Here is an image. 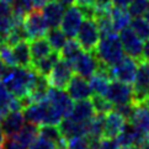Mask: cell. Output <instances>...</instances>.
Listing matches in <instances>:
<instances>
[{"label": "cell", "mask_w": 149, "mask_h": 149, "mask_svg": "<svg viewBox=\"0 0 149 149\" xmlns=\"http://www.w3.org/2000/svg\"><path fill=\"white\" fill-rule=\"evenodd\" d=\"M37 73L32 67H9L1 81L15 97L22 99L30 95L33 88Z\"/></svg>", "instance_id": "obj_1"}, {"label": "cell", "mask_w": 149, "mask_h": 149, "mask_svg": "<svg viewBox=\"0 0 149 149\" xmlns=\"http://www.w3.org/2000/svg\"><path fill=\"white\" fill-rule=\"evenodd\" d=\"M94 53L99 58L101 64L109 68L118 63L125 57V51L118 33L113 32L106 36H101Z\"/></svg>", "instance_id": "obj_2"}, {"label": "cell", "mask_w": 149, "mask_h": 149, "mask_svg": "<svg viewBox=\"0 0 149 149\" xmlns=\"http://www.w3.org/2000/svg\"><path fill=\"white\" fill-rule=\"evenodd\" d=\"M101 38L96 20L93 17H85L81 22L75 40L79 42L81 48L86 52H94Z\"/></svg>", "instance_id": "obj_3"}, {"label": "cell", "mask_w": 149, "mask_h": 149, "mask_svg": "<svg viewBox=\"0 0 149 149\" xmlns=\"http://www.w3.org/2000/svg\"><path fill=\"white\" fill-rule=\"evenodd\" d=\"M138 69L133 83V104H141L149 100V62L138 61Z\"/></svg>", "instance_id": "obj_4"}, {"label": "cell", "mask_w": 149, "mask_h": 149, "mask_svg": "<svg viewBox=\"0 0 149 149\" xmlns=\"http://www.w3.org/2000/svg\"><path fill=\"white\" fill-rule=\"evenodd\" d=\"M137 69L138 61L130 56H125L118 63L110 67V75L111 79H115V80L126 84H133L136 79Z\"/></svg>", "instance_id": "obj_5"}, {"label": "cell", "mask_w": 149, "mask_h": 149, "mask_svg": "<svg viewBox=\"0 0 149 149\" xmlns=\"http://www.w3.org/2000/svg\"><path fill=\"white\" fill-rule=\"evenodd\" d=\"M83 20H84V15L80 8H79V5L73 4L65 9L59 27L65 33L68 38H75L78 31L81 26Z\"/></svg>", "instance_id": "obj_6"}, {"label": "cell", "mask_w": 149, "mask_h": 149, "mask_svg": "<svg viewBox=\"0 0 149 149\" xmlns=\"http://www.w3.org/2000/svg\"><path fill=\"white\" fill-rule=\"evenodd\" d=\"M24 26L29 33L30 40L38 38V37L46 36V32L48 31V26L46 24L41 9L33 8L30 13H27L24 17Z\"/></svg>", "instance_id": "obj_7"}, {"label": "cell", "mask_w": 149, "mask_h": 149, "mask_svg": "<svg viewBox=\"0 0 149 149\" xmlns=\"http://www.w3.org/2000/svg\"><path fill=\"white\" fill-rule=\"evenodd\" d=\"M73 75H74L73 64L70 62L61 58L56 63V65L53 67L52 72L47 78H48L51 86H54L58 89H65Z\"/></svg>", "instance_id": "obj_8"}, {"label": "cell", "mask_w": 149, "mask_h": 149, "mask_svg": "<svg viewBox=\"0 0 149 149\" xmlns=\"http://www.w3.org/2000/svg\"><path fill=\"white\" fill-rule=\"evenodd\" d=\"M105 96L113 106L133 102V86L112 79Z\"/></svg>", "instance_id": "obj_9"}, {"label": "cell", "mask_w": 149, "mask_h": 149, "mask_svg": "<svg viewBox=\"0 0 149 149\" xmlns=\"http://www.w3.org/2000/svg\"><path fill=\"white\" fill-rule=\"evenodd\" d=\"M118 36H120L122 47H123L125 54L134 58L137 61H141L142 53H143V41L133 32V30L130 26L121 30Z\"/></svg>", "instance_id": "obj_10"}, {"label": "cell", "mask_w": 149, "mask_h": 149, "mask_svg": "<svg viewBox=\"0 0 149 149\" xmlns=\"http://www.w3.org/2000/svg\"><path fill=\"white\" fill-rule=\"evenodd\" d=\"M100 67V61L94 52L83 51L75 61L73 62V68L78 75H80L85 79L91 78Z\"/></svg>", "instance_id": "obj_11"}, {"label": "cell", "mask_w": 149, "mask_h": 149, "mask_svg": "<svg viewBox=\"0 0 149 149\" xmlns=\"http://www.w3.org/2000/svg\"><path fill=\"white\" fill-rule=\"evenodd\" d=\"M47 101L56 107L63 117H68L73 109V100L65 91V89H58L54 86H49L48 93H47Z\"/></svg>", "instance_id": "obj_12"}, {"label": "cell", "mask_w": 149, "mask_h": 149, "mask_svg": "<svg viewBox=\"0 0 149 149\" xmlns=\"http://www.w3.org/2000/svg\"><path fill=\"white\" fill-rule=\"evenodd\" d=\"M65 91L68 95L72 97L73 101H79V100H86V99H91L94 95L91 86L88 79H85L80 75H73L70 81L68 83Z\"/></svg>", "instance_id": "obj_13"}, {"label": "cell", "mask_w": 149, "mask_h": 149, "mask_svg": "<svg viewBox=\"0 0 149 149\" xmlns=\"http://www.w3.org/2000/svg\"><path fill=\"white\" fill-rule=\"evenodd\" d=\"M144 136L146 133L138 130L130 121H126L123 128L120 132V134L116 137V139L121 147H138Z\"/></svg>", "instance_id": "obj_14"}, {"label": "cell", "mask_w": 149, "mask_h": 149, "mask_svg": "<svg viewBox=\"0 0 149 149\" xmlns=\"http://www.w3.org/2000/svg\"><path fill=\"white\" fill-rule=\"evenodd\" d=\"M111 80L112 79H111V75H110V68L100 63L99 69L89 79V83L95 95H102V96H105L106 93H107Z\"/></svg>", "instance_id": "obj_15"}, {"label": "cell", "mask_w": 149, "mask_h": 149, "mask_svg": "<svg viewBox=\"0 0 149 149\" xmlns=\"http://www.w3.org/2000/svg\"><path fill=\"white\" fill-rule=\"evenodd\" d=\"M88 122L86 123H80V122L72 120L70 117H64L61 121V123L58 125V127H59V131L62 133L63 138L65 141H68L75 137L86 136L88 134Z\"/></svg>", "instance_id": "obj_16"}, {"label": "cell", "mask_w": 149, "mask_h": 149, "mask_svg": "<svg viewBox=\"0 0 149 149\" xmlns=\"http://www.w3.org/2000/svg\"><path fill=\"white\" fill-rule=\"evenodd\" d=\"M26 123L22 111H9V112L3 117L0 126L6 137L15 136L16 133L22 128Z\"/></svg>", "instance_id": "obj_17"}, {"label": "cell", "mask_w": 149, "mask_h": 149, "mask_svg": "<svg viewBox=\"0 0 149 149\" xmlns=\"http://www.w3.org/2000/svg\"><path fill=\"white\" fill-rule=\"evenodd\" d=\"M41 10L48 29L59 27L63 15H64L65 11V6H63L62 4L54 1V0H49Z\"/></svg>", "instance_id": "obj_18"}, {"label": "cell", "mask_w": 149, "mask_h": 149, "mask_svg": "<svg viewBox=\"0 0 149 149\" xmlns=\"http://www.w3.org/2000/svg\"><path fill=\"white\" fill-rule=\"evenodd\" d=\"M95 113L96 112H95V110H94L91 100L86 99V100L75 101V102L73 104V109L68 117H70L72 120L77 121V122H80V123H86L88 121L93 118Z\"/></svg>", "instance_id": "obj_19"}, {"label": "cell", "mask_w": 149, "mask_h": 149, "mask_svg": "<svg viewBox=\"0 0 149 149\" xmlns=\"http://www.w3.org/2000/svg\"><path fill=\"white\" fill-rule=\"evenodd\" d=\"M130 122L143 133L149 134V100L141 104H134V110Z\"/></svg>", "instance_id": "obj_20"}, {"label": "cell", "mask_w": 149, "mask_h": 149, "mask_svg": "<svg viewBox=\"0 0 149 149\" xmlns=\"http://www.w3.org/2000/svg\"><path fill=\"white\" fill-rule=\"evenodd\" d=\"M126 120L117 111L112 110L105 115L104 120V137L116 138L123 128Z\"/></svg>", "instance_id": "obj_21"}, {"label": "cell", "mask_w": 149, "mask_h": 149, "mask_svg": "<svg viewBox=\"0 0 149 149\" xmlns=\"http://www.w3.org/2000/svg\"><path fill=\"white\" fill-rule=\"evenodd\" d=\"M46 106H47V100H42L38 102H31L30 105L24 107V117L26 122L33 125H43L45 117H46Z\"/></svg>", "instance_id": "obj_22"}, {"label": "cell", "mask_w": 149, "mask_h": 149, "mask_svg": "<svg viewBox=\"0 0 149 149\" xmlns=\"http://www.w3.org/2000/svg\"><path fill=\"white\" fill-rule=\"evenodd\" d=\"M14 59L16 65L19 67H31L32 64V57H31L30 43L27 41H20L11 47Z\"/></svg>", "instance_id": "obj_23"}, {"label": "cell", "mask_w": 149, "mask_h": 149, "mask_svg": "<svg viewBox=\"0 0 149 149\" xmlns=\"http://www.w3.org/2000/svg\"><path fill=\"white\" fill-rule=\"evenodd\" d=\"M59 59H61V53L57 51H52L48 56L43 57L42 59L32 62L31 67L35 69L36 73L42 74V75H45V77H48L49 73L52 72L53 67L56 65V63Z\"/></svg>", "instance_id": "obj_24"}, {"label": "cell", "mask_w": 149, "mask_h": 149, "mask_svg": "<svg viewBox=\"0 0 149 149\" xmlns=\"http://www.w3.org/2000/svg\"><path fill=\"white\" fill-rule=\"evenodd\" d=\"M30 51L31 57H32V62H36L38 59H42L43 57L48 56L53 51L47 38L43 37H38V38H32L30 42Z\"/></svg>", "instance_id": "obj_25"}, {"label": "cell", "mask_w": 149, "mask_h": 149, "mask_svg": "<svg viewBox=\"0 0 149 149\" xmlns=\"http://www.w3.org/2000/svg\"><path fill=\"white\" fill-rule=\"evenodd\" d=\"M38 134H40V126L30 123V122H26L22 128H21L14 137L16 138V139L26 149H29V147L31 146V143L36 139Z\"/></svg>", "instance_id": "obj_26"}, {"label": "cell", "mask_w": 149, "mask_h": 149, "mask_svg": "<svg viewBox=\"0 0 149 149\" xmlns=\"http://www.w3.org/2000/svg\"><path fill=\"white\" fill-rule=\"evenodd\" d=\"M110 15H111V20H112L115 32H120L121 30H123L125 27L130 26V24H131L132 17H131L127 8L113 6L112 9H111Z\"/></svg>", "instance_id": "obj_27"}, {"label": "cell", "mask_w": 149, "mask_h": 149, "mask_svg": "<svg viewBox=\"0 0 149 149\" xmlns=\"http://www.w3.org/2000/svg\"><path fill=\"white\" fill-rule=\"evenodd\" d=\"M46 38H47V41L49 42L52 49L57 51V52H61V49L64 47V45L67 43V41H68V37L62 31L61 27L48 29V31L46 32Z\"/></svg>", "instance_id": "obj_28"}, {"label": "cell", "mask_w": 149, "mask_h": 149, "mask_svg": "<svg viewBox=\"0 0 149 149\" xmlns=\"http://www.w3.org/2000/svg\"><path fill=\"white\" fill-rule=\"evenodd\" d=\"M84 49L81 48V46L79 45V42L74 38H68L67 43L64 45V47L61 49V58L65 59L68 62H70L73 64V62L77 59V58L81 54V52Z\"/></svg>", "instance_id": "obj_29"}, {"label": "cell", "mask_w": 149, "mask_h": 149, "mask_svg": "<svg viewBox=\"0 0 149 149\" xmlns=\"http://www.w3.org/2000/svg\"><path fill=\"white\" fill-rule=\"evenodd\" d=\"M27 40H30V37H29L27 31H26L25 26H24V22H15L13 29L10 30V32L8 35L6 43L10 47H13L14 45H16L20 41H27Z\"/></svg>", "instance_id": "obj_30"}, {"label": "cell", "mask_w": 149, "mask_h": 149, "mask_svg": "<svg viewBox=\"0 0 149 149\" xmlns=\"http://www.w3.org/2000/svg\"><path fill=\"white\" fill-rule=\"evenodd\" d=\"M104 120H105V115L95 113L93 118L88 122L86 137L102 138L104 137Z\"/></svg>", "instance_id": "obj_31"}, {"label": "cell", "mask_w": 149, "mask_h": 149, "mask_svg": "<svg viewBox=\"0 0 149 149\" xmlns=\"http://www.w3.org/2000/svg\"><path fill=\"white\" fill-rule=\"evenodd\" d=\"M130 27L143 42L149 40V22L143 16L133 17L131 20Z\"/></svg>", "instance_id": "obj_32"}, {"label": "cell", "mask_w": 149, "mask_h": 149, "mask_svg": "<svg viewBox=\"0 0 149 149\" xmlns=\"http://www.w3.org/2000/svg\"><path fill=\"white\" fill-rule=\"evenodd\" d=\"M91 102L94 106V110L96 113H101V115H106L109 113L110 111L113 110V105L110 102L106 96L102 95H93L91 96Z\"/></svg>", "instance_id": "obj_33"}, {"label": "cell", "mask_w": 149, "mask_h": 149, "mask_svg": "<svg viewBox=\"0 0 149 149\" xmlns=\"http://www.w3.org/2000/svg\"><path fill=\"white\" fill-rule=\"evenodd\" d=\"M149 5V0H132L131 4L128 5V13L131 15V17H139L143 16L146 13V10Z\"/></svg>", "instance_id": "obj_34"}, {"label": "cell", "mask_w": 149, "mask_h": 149, "mask_svg": "<svg viewBox=\"0 0 149 149\" xmlns=\"http://www.w3.org/2000/svg\"><path fill=\"white\" fill-rule=\"evenodd\" d=\"M14 99V95L6 89V86L4 85V83L0 80V110L6 115L9 112V106L11 100Z\"/></svg>", "instance_id": "obj_35"}, {"label": "cell", "mask_w": 149, "mask_h": 149, "mask_svg": "<svg viewBox=\"0 0 149 149\" xmlns=\"http://www.w3.org/2000/svg\"><path fill=\"white\" fill-rule=\"evenodd\" d=\"M29 149H58V148L54 142H52L49 139H47V138H45L43 136L38 134L36 139L31 143Z\"/></svg>", "instance_id": "obj_36"}, {"label": "cell", "mask_w": 149, "mask_h": 149, "mask_svg": "<svg viewBox=\"0 0 149 149\" xmlns=\"http://www.w3.org/2000/svg\"><path fill=\"white\" fill-rule=\"evenodd\" d=\"M0 59H1L8 67H14L16 65L14 59V54H13V49L9 45H3L0 46Z\"/></svg>", "instance_id": "obj_37"}, {"label": "cell", "mask_w": 149, "mask_h": 149, "mask_svg": "<svg viewBox=\"0 0 149 149\" xmlns=\"http://www.w3.org/2000/svg\"><path fill=\"white\" fill-rule=\"evenodd\" d=\"M65 149H91V148H90L88 138L85 136V137H75L72 138V139H68Z\"/></svg>", "instance_id": "obj_38"}, {"label": "cell", "mask_w": 149, "mask_h": 149, "mask_svg": "<svg viewBox=\"0 0 149 149\" xmlns=\"http://www.w3.org/2000/svg\"><path fill=\"white\" fill-rule=\"evenodd\" d=\"M14 19L13 5L9 0H0V20Z\"/></svg>", "instance_id": "obj_39"}, {"label": "cell", "mask_w": 149, "mask_h": 149, "mask_svg": "<svg viewBox=\"0 0 149 149\" xmlns=\"http://www.w3.org/2000/svg\"><path fill=\"white\" fill-rule=\"evenodd\" d=\"M113 110L117 111L126 121H130L131 116L133 113V110H134V104L130 102V104H123V105H117V106H113Z\"/></svg>", "instance_id": "obj_40"}, {"label": "cell", "mask_w": 149, "mask_h": 149, "mask_svg": "<svg viewBox=\"0 0 149 149\" xmlns=\"http://www.w3.org/2000/svg\"><path fill=\"white\" fill-rule=\"evenodd\" d=\"M120 144L116 138H109V137H102L100 139V146L99 149H120Z\"/></svg>", "instance_id": "obj_41"}, {"label": "cell", "mask_w": 149, "mask_h": 149, "mask_svg": "<svg viewBox=\"0 0 149 149\" xmlns=\"http://www.w3.org/2000/svg\"><path fill=\"white\" fill-rule=\"evenodd\" d=\"M1 149H26L14 136L5 138L4 143L1 144Z\"/></svg>", "instance_id": "obj_42"}, {"label": "cell", "mask_w": 149, "mask_h": 149, "mask_svg": "<svg viewBox=\"0 0 149 149\" xmlns=\"http://www.w3.org/2000/svg\"><path fill=\"white\" fill-rule=\"evenodd\" d=\"M96 11H110L112 9V0H94Z\"/></svg>", "instance_id": "obj_43"}, {"label": "cell", "mask_w": 149, "mask_h": 149, "mask_svg": "<svg viewBox=\"0 0 149 149\" xmlns=\"http://www.w3.org/2000/svg\"><path fill=\"white\" fill-rule=\"evenodd\" d=\"M142 59L149 62V40L143 42V53H142Z\"/></svg>", "instance_id": "obj_44"}, {"label": "cell", "mask_w": 149, "mask_h": 149, "mask_svg": "<svg viewBox=\"0 0 149 149\" xmlns=\"http://www.w3.org/2000/svg\"><path fill=\"white\" fill-rule=\"evenodd\" d=\"M132 0H112V5L117 8H128Z\"/></svg>", "instance_id": "obj_45"}, {"label": "cell", "mask_w": 149, "mask_h": 149, "mask_svg": "<svg viewBox=\"0 0 149 149\" xmlns=\"http://www.w3.org/2000/svg\"><path fill=\"white\" fill-rule=\"evenodd\" d=\"M138 149H149V134H146L142 142L138 144Z\"/></svg>", "instance_id": "obj_46"}, {"label": "cell", "mask_w": 149, "mask_h": 149, "mask_svg": "<svg viewBox=\"0 0 149 149\" xmlns=\"http://www.w3.org/2000/svg\"><path fill=\"white\" fill-rule=\"evenodd\" d=\"M48 1H49V0H32L33 8H36V9H42Z\"/></svg>", "instance_id": "obj_47"}, {"label": "cell", "mask_w": 149, "mask_h": 149, "mask_svg": "<svg viewBox=\"0 0 149 149\" xmlns=\"http://www.w3.org/2000/svg\"><path fill=\"white\" fill-rule=\"evenodd\" d=\"M8 65L6 64H5V63L1 61V59H0V80H1V79H3V77H4V74L5 73H6V70H8Z\"/></svg>", "instance_id": "obj_48"}, {"label": "cell", "mask_w": 149, "mask_h": 149, "mask_svg": "<svg viewBox=\"0 0 149 149\" xmlns=\"http://www.w3.org/2000/svg\"><path fill=\"white\" fill-rule=\"evenodd\" d=\"M54 1L62 4L63 6H65V8L70 6V5H73V4H74V0H54Z\"/></svg>", "instance_id": "obj_49"}, {"label": "cell", "mask_w": 149, "mask_h": 149, "mask_svg": "<svg viewBox=\"0 0 149 149\" xmlns=\"http://www.w3.org/2000/svg\"><path fill=\"white\" fill-rule=\"evenodd\" d=\"M78 5H94V0H74Z\"/></svg>", "instance_id": "obj_50"}, {"label": "cell", "mask_w": 149, "mask_h": 149, "mask_svg": "<svg viewBox=\"0 0 149 149\" xmlns=\"http://www.w3.org/2000/svg\"><path fill=\"white\" fill-rule=\"evenodd\" d=\"M5 138H6V136H5V133H4L3 128H1V126H0V146H1L3 143H4Z\"/></svg>", "instance_id": "obj_51"}, {"label": "cell", "mask_w": 149, "mask_h": 149, "mask_svg": "<svg viewBox=\"0 0 149 149\" xmlns=\"http://www.w3.org/2000/svg\"><path fill=\"white\" fill-rule=\"evenodd\" d=\"M143 17H144L148 22H149V5H148V8H147V10H146V13H144V15H143Z\"/></svg>", "instance_id": "obj_52"}, {"label": "cell", "mask_w": 149, "mask_h": 149, "mask_svg": "<svg viewBox=\"0 0 149 149\" xmlns=\"http://www.w3.org/2000/svg\"><path fill=\"white\" fill-rule=\"evenodd\" d=\"M120 149H137V147H120Z\"/></svg>", "instance_id": "obj_53"}, {"label": "cell", "mask_w": 149, "mask_h": 149, "mask_svg": "<svg viewBox=\"0 0 149 149\" xmlns=\"http://www.w3.org/2000/svg\"><path fill=\"white\" fill-rule=\"evenodd\" d=\"M5 116V113L3 112V111L1 110H0V122H1V120H3V117Z\"/></svg>", "instance_id": "obj_54"}, {"label": "cell", "mask_w": 149, "mask_h": 149, "mask_svg": "<svg viewBox=\"0 0 149 149\" xmlns=\"http://www.w3.org/2000/svg\"><path fill=\"white\" fill-rule=\"evenodd\" d=\"M0 149H1V146H0Z\"/></svg>", "instance_id": "obj_55"}, {"label": "cell", "mask_w": 149, "mask_h": 149, "mask_svg": "<svg viewBox=\"0 0 149 149\" xmlns=\"http://www.w3.org/2000/svg\"><path fill=\"white\" fill-rule=\"evenodd\" d=\"M9 1H11V0H9Z\"/></svg>", "instance_id": "obj_56"}, {"label": "cell", "mask_w": 149, "mask_h": 149, "mask_svg": "<svg viewBox=\"0 0 149 149\" xmlns=\"http://www.w3.org/2000/svg\"><path fill=\"white\" fill-rule=\"evenodd\" d=\"M137 149H138V148H137Z\"/></svg>", "instance_id": "obj_57"}]
</instances>
